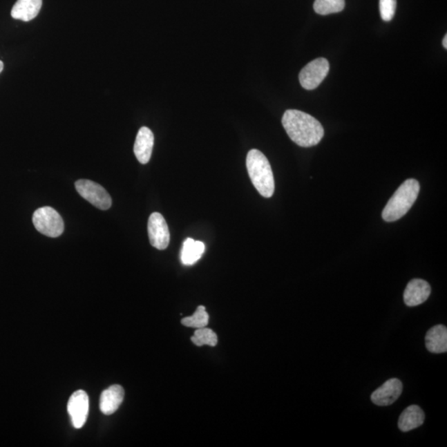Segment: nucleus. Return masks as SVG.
<instances>
[{
    "label": "nucleus",
    "instance_id": "1",
    "mask_svg": "<svg viewBox=\"0 0 447 447\" xmlns=\"http://www.w3.org/2000/svg\"><path fill=\"white\" fill-rule=\"evenodd\" d=\"M282 124L290 139L303 148L318 144L324 136L323 125L314 117L298 110H287Z\"/></svg>",
    "mask_w": 447,
    "mask_h": 447
},
{
    "label": "nucleus",
    "instance_id": "2",
    "mask_svg": "<svg viewBox=\"0 0 447 447\" xmlns=\"http://www.w3.org/2000/svg\"><path fill=\"white\" fill-rule=\"evenodd\" d=\"M246 167L256 190L264 198H272L274 193L275 183L268 158L260 150H250L246 158Z\"/></svg>",
    "mask_w": 447,
    "mask_h": 447
},
{
    "label": "nucleus",
    "instance_id": "3",
    "mask_svg": "<svg viewBox=\"0 0 447 447\" xmlns=\"http://www.w3.org/2000/svg\"><path fill=\"white\" fill-rule=\"evenodd\" d=\"M420 191V184L415 179H408L395 191L384 207L382 217L387 222L402 218L415 204Z\"/></svg>",
    "mask_w": 447,
    "mask_h": 447
},
{
    "label": "nucleus",
    "instance_id": "4",
    "mask_svg": "<svg viewBox=\"0 0 447 447\" xmlns=\"http://www.w3.org/2000/svg\"><path fill=\"white\" fill-rule=\"evenodd\" d=\"M32 222L37 231L51 238L59 237L64 231V222L59 213L53 208L37 209L32 216Z\"/></svg>",
    "mask_w": 447,
    "mask_h": 447
},
{
    "label": "nucleus",
    "instance_id": "5",
    "mask_svg": "<svg viewBox=\"0 0 447 447\" xmlns=\"http://www.w3.org/2000/svg\"><path fill=\"white\" fill-rule=\"evenodd\" d=\"M75 187L83 198L99 210L106 211L111 207V196L99 184L90 180L81 179L75 184Z\"/></svg>",
    "mask_w": 447,
    "mask_h": 447
},
{
    "label": "nucleus",
    "instance_id": "6",
    "mask_svg": "<svg viewBox=\"0 0 447 447\" xmlns=\"http://www.w3.org/2000/svg\"><path fill=\"white\" fill-rule=\"evenodd\" d=\"M329 70L330 64L325 58L320 57L309 62L299 74L301 86L308 91L317 88L327 77Z\"/></svg>",
    "mask_w": 447,
    "mask_h": 447
},
{
    "label": "nucleus",
    "instance_id": "7",
    "mask_svg": "<svg viewBox=\"0 0 447 447\" xmlns=\"http://www.w3.org/2000/svg\"><path fill=\"white\" fill-rule=\"evenodd\" d=\"M150 244L160 250L168 248L170 233L168 224L160 213L154 212L150 216L148 224Z\"/></svg>",
    "mask_w": 447,
    "mask_h": 447
},
{
    "label": "nucleus",
    "instance_id": "8",
    "mask_svg": "<svg viewBox=\"0 0 447 447\" xmlns=\"http://www.w3.org/2000/svg\"><path fill=\"white\" fill-rule=\"evenodd\" d=\"M89 397L83 390H78L70 396L68 410L75 428L84 427L89 415Z\"/></svg>",
    "mask_w": 447,
    "mask_h": 447
},
{
    "label": "nucleus",
    "instance_id": "9",
    "mask_svg": "<svg viewBox=\"0 0 447 447\" xmlns=\"http://www.w3.org/2000/svg\"><path fill=\"white\" fill-rule=\"evenodd\" d=\"M403 383L398 379H390L371 395V401L378 406H390L402 394Z\"/></svg>",
    "mask_w": 447,
    "mask_h": 447
},
{
    "label": "nucleus",
    "instance_id": "10",
    "mask_svg": "<svg viewBox=\"0 0 447 447\" xmlns=\"http://www.w3.org/2000/svg\"><path fill=\"white\" fill-rule=\"evenodd\" d=\"M431 286L425 280L415 278L408 283L403 294V301L408 307L423 304L431 295Z\"/></svg>",
    "mask_w": 447,
    "mask_h": 447
},
{
    "label": "nucleus",
    "instance_id": "11",
    "mask_svg": "<svg viewBox=\"0 0 447 447\" xmlns=\"http://www.w3.org/2000/svg\"><path fill=\"white\" fill-rule=\"evenodd\" d=\"M154 144V135L151 129L142 127L137 133L133 152L137 161L142 164H147L151 158Z\"/></svg>",
    "mask_w": 447,
    "mask_h": 447
},
{
    "label": "nucleus",
    "instance_id": "12",
    "mask_svg": "<svg viewBox=\"0 0 447 447\" xmlns=\"http://www.w3.org/2000/svg\"><path fill=\"white\" fill-rule=\"evenodd\" d=\"M124 390L122 387L115 384L102 392L99 399V409L104 415H111L115 413L123 403Z\"/></svg>",
    "mask_w": 447,
    "mask_h": 447
},
{
    "label": "nucleus",
    "instance_id": "13",
    "mask_svg": "<svg viewBox=\"0 0 447 447\" xmlns=\"http://www.w3.org/2000/svg\"><path fill=\"white\" fill-rule=\"evenodd\" d=\"M41 6L43 0H18L12 8V18L29 22L39 14Z\"/></svg>",
    "mask_w": 447,
    "mask_h": 447
},
{
    "label": "nucleus",
    "instance_id": "14",
    "mask_svg": "<svg viewBox=\"0 0 447 447\" xmlns=\"http://www.w3.org/2000/svg\"><path fill=\"white\" fill-rule=\"evenodd\" d=\"M426 348L434 354L446 353L447 350V329L444 325H437L426 335Z\"/></svg>",
    "mask_w": 447,
    "mask_h": 447
},
{
    "label": "nucleus",
    "instance_id": "15",
    "mask_svg": "<svg viewBox=\"0 0 447 447\" xmlns=\"http://www.w3.org/2000/svg\"><path fill=\"white\" fill-rule=\"evenodd\" d=\"M425 415L417 405L408 407L400 415L399 428L403 432L412 431L424 424Z\"/></svg>",
    "mask_w": 447,
    "mask_h": 447
},
{
    "label": "nucleus",
    "instance_id": "16",
    "mask_svg": "<svg viewBox=\"0 0 447 447\" xmlns=\"http://www.w3.org/2000/svg\"><path fill=\"white\" fill-rule=\"evenodd\" d=\"M205 244L202 241H196L187 238L184 241L181 254V260L184 265H192L198 262L205 252Z\"/></svg>",
    "mask_w": 447,
    "mask_h": 447
},
{
    "label": "nucleus",
    "instance_id": "17",
    "mask_svg": "<svg viewBox=\"0 0 447 447\" xmlns=\"http://www.w3.org/2000/svg\"><path fill=\"white\" fill-rule=\"evenodd\" d=\"M345 0H315L314 10L320 15L336 14L344 10Z\"/></svg>",
    "mask_w": 447,
    "mask_h": 447
},
{
    "label": "nucleus",
    "instance_id": "18",
    "mask_svg": "<svg viewBox=\"0 0 447 447\" xmlns=\"http://www.w3.org/2000/svg\"><path fill=\"white\" fill-rule=\"evenodd\" d=\"M191 341L196 345H209L214 348L218 343V337L211 329L207 327L198 328L191 337Z\"/></svg>",
    "mask_w": 447,
    "mask_h": 447
},
{
    "label": "nucleus",
    "instance_id": "19",
    "mask_svg": "<svg viewBox=\"0 0 447 447\" xmlns=\"http://www.w3.org/2000/svg\"><path fill=\"white\" fill-rule=\"evenodd\" d=\"M208 323L209 315L204 306H199L193 315L182 320V324L185 327L198 329L206 327Z\"/></svg>",
    "mask_w": 447,
    "mask_h": 447
},
{
    "label": "nucleus",
    "instance_id": "20",
    "mask_svg": "<svg viewBox=\"0 0 447 447\" xmlns=\"http://www.w3.org/2000/svg\"><path fill=\"white\" fill-rule=\"evenodd\" d=\"M397 8V0H379V11L381 18L386 22L394 19Z\"/></svg>",
    "mask_w": 447,
    "mask_h": 447
},
{
    "label": "nucleus",
    "instance_id": "21",
    "mask_svg": "<svg viewBox=\"0 0 447 447\" xmlns=\"http://www.w3.org/2000/svg\"><path fill=\"white\" fill-rule=\"evenodd\" d=\"M442 45H444V47L446 49L447 48V36L446 35L444 37V41H442Z\"/></svg>",
    "mask_w": 447,
    "mask_h": 447
},
{
    "label": "nucleus",
    "instance_id": "22",
    "mask_svg": "<svg viewBox=\"0 0 447 447\" xmlns=\"http://www.w3.org/2000/svg\"><path fill=\"white\" fill-rule=\"evenodd\" d=\"M3 64L2 61H0V73L3 72Z\"/></svg>",
    "mask_w": 447,
    "mask_h": 447
}]
</instances>
